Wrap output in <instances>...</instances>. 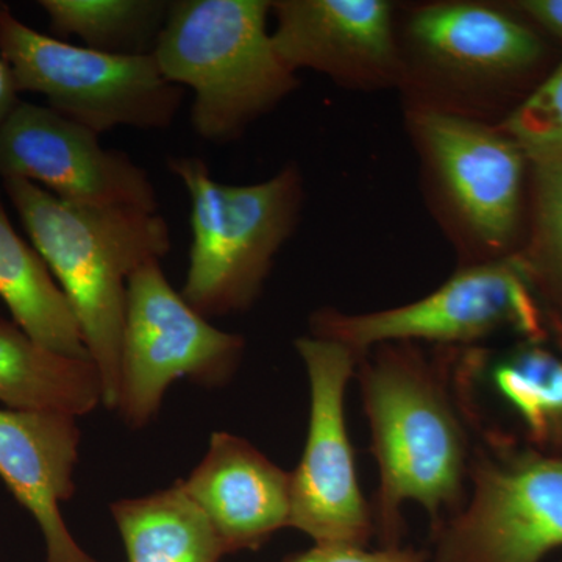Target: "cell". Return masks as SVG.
Listing matches in <instances>:
<instances>
[{
	"mask_svg": "<svg viewBox=\"0 0 562 562\" xmlns=\"http://www.w3.org/2000/svg\"><path fill=\"white\" fill-rule=\"evenodd\" d=\"M458 350L436 347L427 357L420 344L391 342L358 361L355 379L380 472L373 527L383 547L401 546L406 503L420 505L436 528L468 498L473 443L454 387Z\"/></svg>",
	"mask_w": 562,
	"mask_h": 562,
	"instance_id": "cell-1",
	"label": "cell"
},
{
	"mask_svg": "<svg viewBox=\"0 0 562 562\" xmlns=\"http://www.w3.org/2000/svg\"><path fill=\"white\" fill-rule=\"evenodd\" d=\"M0 184L72 306L103 406L116 408L128 279L169 254L168 222L150 211L74 205L27 180Z\"/></svg>",
	"mask_w": 562,
	"mask_h": 562,
	"instance_id": "cell-2",
	"label": "cell"
},
{
	"mask_svg": "<svg viewBox=\"0 0 562 562\" xmlns=\"http://www.w3.org/2000/svg\"><path fill=\"white\" fill-rule=\"evenodd\" d=\"M508 5V3H506ZM406 110H430L495 124L532 91L549 61L538 29L512 7L447 0L414 7L398 27Z\"/></svg>",
	"mask_w": 562,
	"mask_h": 562,
	"instance_id": "cell-3",
	"label": "cell"
},
{
	"mask_svg": "<svg viewBox=\"0 0 562 562\" xmlns=\"http://www.w3.org/2000/svg\"><path fill=\"white\" fill-rule=\"evenodd\" d=\"M268 0L169 3L154 57L162 76L194 92L191 122L210 143L238 139L299 87L273 46Z\"/></svg>",
	"mask_w": 562,
	"mask_h": 562,
	"instance_id": "cell-4",
	"label": "cell"
},
{
	"mask_svg": "<svg viewBox=\"0 0 562 562\" xmlns=\"http://www.w3.org/2000/svg\"><path fill=\"white\" fill-rule=\"evenodd\" d=\"M168 169L191 199L190 265L180 294L206 319L246 312L301 220V169L290 165L254 184L221 183L199 157L168 158Z\"/></svg>",
	"mask_w": 562,
	"mask_h": 562,
	"instance_id": "cell-5",
	"label": "cell"
},
{
	"mask_svg": "<svg viewBox=\"0 0 562 562\" xmlns=\"http://www.w3.org/2000/svg\"><path fill=\"white\" fill-rule=\"evenodd\" d=\"M436 220L460 266L506 260L522 246L530 160L491 124L457 114L406 110Z\"/></svg>",
	"mask_w": 562,
	"mask_h": 562,
	"instance_id": "cell-6",
	"label": "cell"
},
{
	"mask_svg": "<svg viewBox=\"0 0 562 562\" xmlns=\"http://www.w3.org/2000/svg\"><path fill=\"white\" fill-rule=\"evenodd\" d=\"M0 57L18 90L95 133L117 127L162 131L176 121L183 90L162 76L154 54H105L44 35L0 13Z\"/></svg>",
	"mask_w": 562,
	"mask_h": 562,
	"instance_id": "cell-7",
	"label": "cell"
},
{
	"mask_svg": "<svg viewBox=\"0 0 562 562\" xmlns=\"http://www.w3.org/2000/svg\"><path fill=\"white\" fill-rule=\"evenodd\" d=\"M546 331L541 301L516 257L460 266L438 290L406 305L361 314L322 308L310 319V335L360 357L391 342L469 349L501 333L542 342Z\"/></svg>",
	"mask_w": 562,
	"mask_h": 562,
	"instance_id": "cell-8",
	"label": "cell"
},
{
	"mask_svg": "<svg viewBox=\"0 0 562 562\" xmlns=\"http://www.w3.org/2000/svg\"><path fill=\"white\" fill-rule=\"evenodd\" d=\"M244 350L243 336L214 327L173 290L161 261L146 262L128 279L114 409L132 428L146 427L169 386L181 379L222 386L238 371Z\"/></svg>",
	"mask_w": 562,
	"mask_h": 562,
	"instance_id": "cell-9",
	"label": "cell"
},
{
	"mask_svg": "<svg viewBox=\"0 0 562 562\" xmlns=\"http://www.w3.org/2000/svg\"><path fill=\"white\" fill-rule=\"evenodd\" d=\"M432 539L435 562H542L562 549V458L473 446L468 498Z\"/></svg>",
	"mask_w": 562,
	"mask_h": 562,
	"instance_id": "cell-10",
	"label": "cell"
},
{
	"mask_svg": "<svg viewBox=\"0 0 562 562\" xmlns=\"http://www.w3.org/2000/svg\"><path fill=\"white\" fill-rule=\"evenodd\" d=\"M294 346L308 376L310 417L301 462L291 472L290 527L321 546L366 547L375 527L346 422L347 386L361 357L312 335Z\"/></svg>",
	"mask_w": 562,
	"mask_h": 562,
	"instance_id": "cell-11",
	"label": "cell"
},
{
	"mask_svg": "<svg viewBox=\"0 0 562 562\" xmlns=\"http://www.w3.org/2000/svg\"><path fill=\"white\" fill-rule=\"evenodd\" d=\"M38 184L74 205L157 213L149 173L127 155L102 147L99 133L50 106L21 101L0 132V180Z\"/></svg>",
	"mask_w": 562,
	"mask_h": 562,
	"instance_id": "cell-12",
	"label": "cell"
},
{
	"mask_svg": "<svg viewBox=\"0 0 562 562\" xmlns=\"http://www.w3.org/2000/svg\"><path fill=\"white\" fill-rule=\"evenodd\" d=\"M273 46L294 69L351 90L398 88L397 16L386 0H276Z\"/></svg>",
	"mask_w": 562,
	"mask_h": 562,
	"instance_id": "cell-13",
	"label": "cell"
},
{
	"mask_svg": "<svg viewBox=\"0 0 562 562\" xmlns=\"http://www.w3.org/2000/svg\"><path fill=\"white\" fill-rule=\"evenodd\" d=\"M77 417L0 408V479L38 524L46 562H99L70 535L61 505L76 492Z\"/></svg>",
	"mask_w": 562,
	"mask_h": 562,
	"instance_id": "cell-14",
	"label": "cell"
},
{
	"mask_svg": "<svg viewBox=\"0 0 562 562\" xmlns=\"http://www.w3.org/2000/svg\"><path fill=\"white\" fill-rule=\"evenodd\" d=\"M181 484L209 517L227 554L260 549L290 527L291 472L232 432L211 435L205 457Z\"/></svg>",
	"mask_w": 562,
	"mask_h": 562,
	"instance_id": "cell-15",
	"label": "cell"
},
{
	"mask_svg": "<svg viewBox=\"0 0 562 562\" xmlns=\"http://www.w3.org/2000/svg\"><path fill=\"white\" fill-rule=\"evenodd\" d=\"M0 403L21 412L85 416L103 405L101 376L90 358L44 349L0 313Z\"/></svg>",
	"mask_w": 562,
	"mask_h": 562,
	"instance_id": "cell-16",
	"label": "cell"
},
{
	"mask_svg": "<svg viewBox=\"0 0 562 562\" xmlns=\"http://www.w3.org/2000/svg\"><path fill=\"white\" fill-rule=\"evenodd\" d=\"M2 188V184H0ZM0 299L44 349L90 358L72 306L38 250L14 231L0 191Z\"/></svg>",
	"mask_w": 562,
	"mask_h": 562,
	"instance_id": "cell-17",
	"label": "cell"
},
{
	"mask_svg": "<svg viewBox=\"0 0 562 562\" xmlns=\"http://www.w3.org/2000/svg\"><path fill=\"white\" fill-rule=\"evenodd\" d=\"M128 562H220L227 554L181 480L168 490L111 505Z\"/></svg>",
	"mask_w": 562,
	"mask_h": 562,
	"instance_id": "cell-18",
	"label": "cell"
},
{
	"mask_svg": "<svg viewBox=\"0 0 562 562\" xmlns=\"http://www.w3.org/2000/svg\"><path fill=\"white\" fill-rule=\"evenodd\" d=\"M476 368L539 442H562V358L524 341L492 358L475 347Z\"/></svg>",
	"mask_w": 562,
	"mask_h": 562,
	"instance_id": "cell-19",
	"label": "cell"
},
{
	"mask_svg": "<svg viewBox=\"0 0 562 562\" xmlns=\"http://www.w3.org/2000/svg\"><path fill=\"white\" fill-rule=\"evenodd\" d=\"M169 3L165 0H40L52 31L74 35L88 49L116 55L154 54Z\"/></svg>",
	"mask_w": 562,
	"mask_h": 562,
	"instance_id": "cell-20",
	"label": "cell"
},
{
	"mask_svg": "<svg viewBox=\"0 0 562 562\" xmlns=\"http://www.w3.org/2000/svg\"><path fill=\"white\" fill-rule=\"evenodd\" d=\"M527 225L514 257L539 301L562 314V154L530 161Z\"/></svg>",
	"mask_w": 562,
	"mask_h": 562,
	"instance_id": "cell-21",
	"label": "cell"
},
{
	"mask_svg": "<svg viewBox=\"0 0 562 562\" xmlns=\"http://www.w3.org/2000/svg\"><path fill=\"white\" fill-rule=\"evenodd\" d=\"M498 125L530 161L562 154V60Z\"/></svg>",
	"mask_w": 562,
	"mask_h": 562,
	"instance_id": "cell-22",
	"label": "cell"
},
{
	"mask_svg": "<svg viewBox=\"0 0 562 562\" xmlns=\"http://www.w3.org/2000/svg\"><path fill=\"white\" fill-rule=\"evenodd\" d=\"M427 553L412 547H383L369 552L366 547L314 543L313 549L281 562H427Z\"/></svg>",
	"mask_w": 562,
	"mask_h": 562,
	"instance_id": "cell-23",
	"label": "cell"
},
{
	"mask_svg": "<svg viewBox=\"0 0 562 562\" xmlns=\"http://www.w3.org/2000/svg\"><path fill=\"white\" fill-rule=\"evenodd\" d=\"M508 5L532 27L562 43V0H519Z\"/></svg>",
	"mask_w": 562,
	"mask_h": 562,
	"instance_id": "cell-24",
	"label": "cell"
},
{
	"mask_svg": "<svg viewBox=\"0 0 562 562\" xmlns=\"http://www.w3.org/2000/svg\"><path fill=\"white\" fill-rule=\"evenodd\" d=\"M20 90H18L16 81L13 74L3 58L0 57V132L3 125L10 120L13 111L21 103Z\"/></svg>",
	"mask_w": 562,
	"mask_h": 562,
	"instance_id": "cell-25",
	"label": "cell"
},
{
	"mask_svg": "<svg viewBox=\"0 0 562 562\" xmlns=\"http://www.w3.org/2000/svg\"><path fill=\"white\" fill-rule=\"evenodd\" d=\"M5 9H9V5H7V3L0 2V13H2V11Z\"/></svg>",
	"mask_w": 562,
	"mask_h": 562,
	"instance_id": "cell-26",
	"label": "cell"
}]
</instances>
